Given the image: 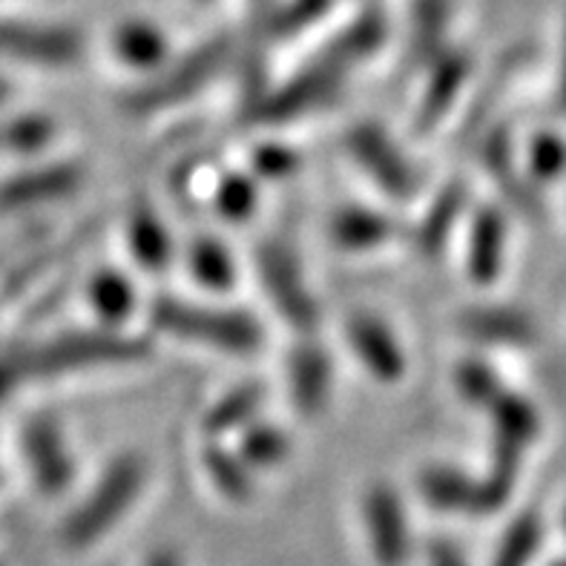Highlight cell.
<instances>
[{
	"mask_svg": "<svg viewBox=\"0 0 566 566\" xmlns=\"http://www.w3.org/2000/svg\"><path fill=\"white\" fill-rule=\"evenodd\" d=\"M84 55V38L78 29L61 23L0 21V57L23 61L29 66H64L78 64Z\"/></svg>",
	"mask_w": 566,
	"mask_h": 566,
	"instance_id": "cell-7",
	"label": "cell"
},
{
	"mask_svg": "<svg viewBox=\"0 0 566 566\" xmlns=\"http://www.w3.org/2000/svg\"><path fill=\"white\" fill-rule=\"evenodd\" d=\"M331 357L325 348L305 343L287 357V391L294 400L296 411L305 417H316L325 409L331 397Z\"/></svg>",
	"mask_w": 566,
	"mask_h": 566,
	"instance_id": "cell-16",
	"label": "cell"
},
{
	"mask_svg": "<svg viewBox=\"0 0 566 566\" xmlns=\"http://www.w3.org/2000/svg\"><path fill=\"white\" fill-rule=\"evenodd\" d=\"M489 423L495 431L497 443H510L517 449H526L532 440L538 438L541 431V417L526 397L512 395L503 388L501 395L486 406Z\"/></svg>",
	"mask_w": 566,
	"mask_h": 566,
	"instance_id": "cell-21",
	"label": "cell"
},
{
	"mask_svg": "<svg viewBox=\"0 0 566 566\" xmlns=\"http://www.w3.org/2000/svg\"><path fill=\"white\" fill-rule=\"evenodd\" d=\"M144 478H147V467H144V460L138 454L115 458L104 469L101 481L86 495V501L64 521V530H61L64 544L70 549H86L101 535H107L122 521L124 512L136 503V497L142 495Z\"/></svg>",
	"mask_w": 566,
	"mask_h": 566,
	"instance_id": "cell-4",
	"label": "cell"
},
{
	"mask_svg": "<svg viewBox=\"0 0 566 566\" xmlns=\"http://www.w3.org/2000/svg\"><path fill=\"white\" fill-rule=\"evenodd\" d=\"M460 331L469 339L495 348H526L538 339V325L526 311L506 308V305H483L460 314Z\"/></svg>",
	"mask_w": 566,
	"mask_h": 566,
	"instance_id": "cell-14",
	"label": "cell"
},
{
	"mask_svg": "<svg viewBox=\"0 0 566 566\" xmlns=\"http://www.w3.org/2000/svg\"><path fill=\"white\" fill-rule=\"evenodd\" d=\"M253 176L265 181H285L291 179L296 170H300V153L294 147H285V144L268 142L259 144L251 156Z\"/></svg>",
	"mask_w": 566,
	"mask_h": 566,
	"instance_id": "cell-34",
	"label": "cell"
},
{
	"mask_svg": "<svg viewBox=\"0 0 566 566\" xmlns=\"http://www.w3.org/2000/svg\"><path fill=\"white\" fill-rule=\"evenodd\" d=\"M127 244L129 253L144 271L161 273L167 271L172 259V239L165 222L158 219L150 205H138L127 219Z\"/></svg>",
	"mask_w": 566,
	"mask_h": 566,
	"instance_id": "cell-20",
	"label": "cell"
},
{
	"mask_svg": "<svg viewBox=\"0 0 566 566\" xmlns=\"http://www.w3.org/2000/svg\"><path fill=\"white\" fill-rule=\"evenodd\" d=\"M239 458L251 469H273L291 458V440L280 426L256 423L244 426L239 438Z\"/></svg>",
	"mask_w": 566,
	"mask_h": 566,
	"instance_id": "cell-28",
	"label": "cell"
},
{
	"mask_svg": "<svg viewBox=\"0 0 566 566\" xmlns=\"http://www.w3.org/2000/svg\"><path fill=\"white\" fill-rule=\"evenodd\" d=\"M558 101L560 109L566 113V38H564V55H560V75H558Z\"/></svg>",
	"mask_w": 566,
	"mask_h": 566,
	"instance_id": "cell-39",
	"label": "cell"
},
{
	"mask_svg": "<svg viewBox=\"0 0 566 566\" xmlns=\"http://www.w3.org/2000/svg\"><path fill=\"white\" fill-rule=\"evenodd\" d=\"M345 147L382 193H388L391 199H411L415 196V167L406 161L402 150L391 142L386 129L377 127V124H354L345 136Z\"/></svg>",
	"mask_w": 566,
	"mask_h": 566,
	"instance_id": "cell-9",
	"label": "cell"
},
{
	"mask_svg": "<svg viewBox=\"0 0 566 566\" xmlns=\"http://www.w3.org/2000/svg\"><path fill=\"white\" fill-rule=\"evenodd\" d=\"M429 566H467V560L449 541H434L429 546Z\"/></svg>",
	"mask_w": 566,
	"mask_h": 566,
	"instance_id": "cell-37",
	"label": "cell"
},
{
	"mask_svg": "<svg viewBox=\"0 0 566 566\" xmlns=\"http://www.w3.org/2000/svg\"><path fill=\"white\" fill-rule=\"evenodd\" d=\"M205 472H208L210 483L222 492L228 501L248 503L253 497V474L251 467L239 458V452H230L222 443H208L205 454H201Z\"/></svg>",
	"mask_w": 566,
	"mask_h": 566,
	"instance_id": "cell-25",
	"label": "cell"
},
{
	"mask_svg": "<svg viewBox=\"0 0 566 566\" xmlns=\"http://www.w3.org/2000/svg\"><path fill=\"white\" fill-rule=\"evenodd\" d=\"M328 9L331 0H291L287 7L273 14L271 32L276 38L294 35V32H302V29H308L311 23L319 21Z\"/></svg>",
	"mask_w": 566,
	"mask_h": 566,
	"instance_id": "cell-36",
	"label": "cell"
},
{
	"mask_svg": "<svg viewBox=\"0 0 566 566\" xmlns=\"http://www.w3.org/2000/svg\"><path fill=\"white\" fill-rule=\"evenodd\" d=\"M9 98V84L3 78H0V104H3V101Z\"/></svg>",
	"mask_w": 566,
	"mask_h": 566,
	"instance_id": "cell-40",
	"label": "cell"
},
{
	"mask_svg": "<svg viewBox=\"0 0 566 566\" xmlns=\"http://www.w3.org/2000/svg\"><path fill=\"white\" fill-rule=\"evenodd\" d=\"M187 268H190V276L201 287L216 291V294H224V291L237 285V262L230 256L228 244L213 237H199L190 242Z\"/></svg>",
	"mask_w": 566,
	"mask_h": 566,
	"instance_id": "cell-24",
	"label": "cell"
},
{
	"mask_svg": "<svg viewBox=\"0 0 566 566\" xmlns=\"http://www.w3.org/2000/svg\"><path fill=\"white\" fill-rule=\"evenodd\" d=\"M452 3L449 0H417L415 7V38H411V55L417 61H431L440 55L446 23H449Z\"/></svg>",
	"mask_w": 566,
	"mask_h": 566,
	"instance_id": "cell-31",
	"label": "cell"
},
{
	"mask_svg": "<svg viewBox=\"0 0 566 566\" xmlns=\"http://www.w3.org/2000/svg\"><path fill=\"white\" fill-rule=\"evenodd\" d=\"M553 566H566V560H560V564H553Z\"/></svg>",
	"mask_w": 566,
	"mask_h": 566,
	"instance_id": "cell-41",
	"label": "cell"
},
{
	"mask_svg": "<svg viewBox=\"0 0 566 566\" xmlns=\"http://www.w3.org/2000/svg\"><path fill=\"white\" fill-rule=\"evenodd\" d=\"M544 541V524L535 512H524L503 532L492 566H530Z\"/></svg>",
	"mask_w": 566,
	"mask_h": 566,
	"instance_id": "cell-29",
	"label": "cell"
},
{
	"mask_svg": "<svg viewBox=\"0 0 566 566\" xmlns=\"http://www.w3.org/2000/svg\"><path fill=\"white\" fill-rule=\"evenodd\" d=\"M90 302L107 325H122L136 308V287L115 268H104L90 282Z\"/></svg>",
	"mask_w": 566,
	"mask_h": 566,
	"instance_id": "cell-27",
	"label": "cell"
},
{
	"mask_svg": "<svg viewBox=\"0 0 566 566\" xmlns=\"http://www.w3.org/2000/svg\"><path fill=\"white\" fill-rule=\"evenodd\" d=\"M256 271L268 300L273 302V308L280 311L282 319L291 328L305 331V334L314 331L319 323V305L305 285L296 253L285 242L268 239L256 248Z\"/></svg>",
	"mask_w": 566,
	"mask_h": 566,
	"instance_id": "cell-6",
	"label": "cell"
},
{
	"mask_svg": "<svg viewBox=\"0 0 566 566\" xmlns=\"http://www.w3.org/2000/svg\"><path fill=\"white\" fill-rule=\"evenodd\" d=\"M113 46L124 66L144 72L161 70L167 52H170L165 32L150 21H127L124 27H118Z\"/></svg>",
	"mask_w": 566,
	"mask_h": 566,
	"instance_id": "cell-23",
	"label": "cell"
},
{
	"mask_svg": "<svg viewBox=\"0 0 566 566\" xmlns=\"http://www.w3.org/2000/svg\"><path fill=\"white\" fill-rule=\"evenodd\" d=\"M429 64V81H426L420 107H417V129L420 133H429L443 122L458 95L463 93L469 72H472V64L463 52H440L438 57H431Z\"/></svg>",
	"mask_w": 566,
	"mask_h": 566,
	"instance_id": "cell-15",
	"label": "cell"
},
{
	"mask_svg": "<svg viewBox=\"0 0 566 566\" xmlns=\"http://www.w3.org/2000/svg\"><path fill=\"white\" fill-rule=\"evenodd\" d=\"M348 345L357 354V359L368 368L371 377L382 382H397L406 374V354L397 343L395 331L382 319L371 314H357L345 328Z\"/></svg>",
	"mask_w": 566,
	"mask_h": 566,
	"instance_id": "cell-13",
	"label": "cell"
},
{
	"mask_svg": "<svg viewBox=\"0 0 566 566\" xmlns=\"http://www.w3.org/2000/svg\"><path fill=\"white\" fill-rule=\"evenodd\" d=\"M564 530H566V510H564Z\"/></svg>",
	"mask_w": 566,
	"mask_h": 566,
	"instance_id": "cell-42",
	"label": "cell"
},
{
	"mask_svg": "<svg viewBox=\"0 0 566 566\" xmlns=\"http://www.w3.org/2000/svg\"><path fill=\"white\" fill-rule=\"evenodd\" d=\"M483 161H486L489 172L495 176L497 185L506 190L512 205H517V208L524 210L535 208V193H532L530 185H526L524 179H517L515 158H512L510 129L501 127L495 129V133H489V138L483 142Z\"/></svg>",
	"mask_w": 566,
	"mask_h": 566,
	"instance_id": "cell-26",
	"label": "cell"
},
{
	"mask_svg": "<svg viewBox=\"0 0 566 566\" xmlns=\"http://www.w3.org/2000/svg\"><path fill=\"white\" fill-rule=\"evenodd\" d=\"M147 566H181V560L172 549H161V553H156L150 560H147Z\"/></svg>",
	"mask_w": 566,
	"mask_h": 566,
	"instance_id": "cell-38",
	"label": "cell"
},
{
	"mask_svg": "<svg viewBox=\"0 0 566 566\" xmlns=\"http://www.w3.org/2000/svg\"><path fill=\"white\" fill-rule=\"evenodd\" d=\"M150 323L170 337L216 348V352L251 354L262 345V328L251 314L233 308H213L196 302L161 296L150 305Z\"/></svg>",
	"mask_w": 566,
	"mask_h": 566,
	"instance_id": "cell-3",
	"label": "cell"
},
{
	"mask_svg": "<svg viewBox=\"0 0 566 566\" xmlns=\"http://www.w3.org/2000/svg\"><path fill=\"white\" fill-rule=\"evenodd\" d=\"M81 181H84V170L70 161L14 172L7 181H0V213H21V210L66 199L78 190Z\"/></svg>",
	"mask_w": 566,
	"mask_h": 566,
	"instance_id": "cell-11",
	"label": "cell"
},
{
	"mask_svg": "<svg viewBox=\"0 0 566 566\" xmlns=\"http://www.w3.org/2000/svg\"><path fill=\"white\" fill-rule=\"evenodd\" d=\"M368 541L374 560L380 566H402L411 553V535L406 512L391 486H371L363 497Z\"/></svg>",
	"mask_w": 566,
	"mask_h": 566,
	"instance_id": "cell-12",
	"label": "cell"
},
{
	"mask_svg": "<svg viewBox=\"0 0 566 566\" xmlns=\"http://www.w3.org/2000/svg\"><path fill=\"white\" fill-rule=\"evenodd\" d=\"M397 222L391 216L380 213L371 208H343L334 213L328 224L331 242L337 244L339 251L348 253H363L374 251L386 244L388 239H395Z\"/></svg>",
	"mask_w": 566,
	"mask_h": 566,
	"instance_id": "cell-18",
	"label": "cell"
},
{
	"mask_svg": "<svg viewBox=\"0 0 566 566\" xmlns=\"http://www.w3.org/2000/svg\"><path fill=\"white\" fill-rule=\"evenodd\" d=\"M52 138H55V124L50 115L27 113L0 124V153L32 156V153L46 150Z\"/></svg>",
	"mask_w": 566,
	"mask_h": 566,
	"instance_id": "cell-30",
	"label": "cell"
},
{
	"mask_svg": "<svg viewBox=\"0 0 566 566\" xmlns=\"http://www.w3.org/2000/svg\"><path fill=\"white\" fill-rule=\"evenodd\" d=\"M256 181L248 172H230L219 181L213 196V205L219 216H224L228 222H244L248 216L256 210Z\"/></svg>",
	"mask_w": 566,
	"mask_h": 566,
	"instance_id": "cell-32",
	"label": "cell"
},
{
	"mask_svg": "<svg viewBox=\"0 0 566 566\" xmlns=\"http://www.w3.org/2000/svg\"><path fill=\"white\" fill-rule=\"evenodd\" d=\"M265 402V388L262 382H242L233 391H228L224 397L210 406V411L205 415L201 426H205V434L208 438H224L230 431L244 429L256 420L259 409Z\"/></svg>",
	"mask_w": 566,
	"mask_h": 566,
	"instance_id": "cell-22",
	"label": "cell"
},
{
	"mask_svg": "<svg viewBox=\"0 0 566 566\" xmlns=\"http://www.w3.org/2000/svg\"><path fill=\"white\" fill-rule=\"evenodd\" d=\"M420 492L426 503L443 512H463V515H489L510 501L512 483L495 474L474 481L467 472L449 467H431L420 474Z\"/></svg>",
	"mask_w": 566,
	"mask_h": 566,
	"instance_id": "cell-8",
	"label": "cell"
},
{
	"mask_svg": "<svg viewBox=\"0 0 566 566\" xmlns=\"http://www.w3.org/2000/svg\"><path fill=\"white\" fill-rule=\"evenodd\" d=\"M566 167V142L553 136V133H541L530 144V176L538 181L558 179Z\"/></svg>",
	"mask_w": 566,
	"mask_h": 566,
	"instance_id": "cell-35",
	"label": "cell"
},
{
	"mask_svg": "<svg viewBox=\"0 0 566 566\" xmlns=\"http://www.w3.org/2000/svg\"><path fill=\"white\" fill-rule=\"evenodd\" d=\"M454 388L460 391V397L472 406H481L486 409L489 402L495 400L503 391V382L486 363H478V359H463L458 368H454Z\"/></svg>",
	"mask_w": 566,
	"mask_h": 566,
	"instance_id": "cell-33",
	"label": "cell"
},
{
	"mask_svg": "<svg viewBox=\"0 0 566 566\" xmlns=\"http://www.w3.org/2000/svg\"><path fill=\"white\" fill-rule=\"evenodd\" d=\"M0 354L7 359L18 388H23L32 380L61 377V374L138 363L150 354V343L118 334V331H72L46 343L21 345V348H9Z\"/></svg>",
	"mask_w": 566,
	"mask_h": 566,
	"instance_id": "cell-2",
	"label": "cell"
},
{
	"mask_svg": "<svg viewBox=\"0 0 566 566\" xmlns=\"http://www.w3.org/2000/svg\"><path fill=\"white\" fill-rule=\"evenodd\" d=\"M21 452L32 483L46 495L70 489L75 478V463L64 443V434L52 417H32L21 429Z\"/></svg>",
	"mask_w": 566,
	"mask_h": 566,
	"instance_id": "cell-10",
	"label": "cell"
},
{
	"mask_svg": "<svg viewBox=\"0 0 566 566\" xmlns=\"http://www.w3.org/2000/svg\"><path fill=\"white\" fill-rule=\"evenodd\" d=\"M230 57V38H213V41L201 43L193 52H187L179 64L167 66L150 78L144 86H138L136 93H129L127 113L150 115L158 109H167L172 104L193 98L199 90L210 84V81L224 70Z\"/></svg>",
	"mask_w": 566,
	"mask_h": 566,
	"instance_id": "cell-5",
	"label": "cell"
},
{
	"mask_svg": "<svg viewBox=\"0 0 566 566\" xmlns=\"http://www.w3.org/2000/svg\"><path fill=\"white\" fill-rule=\"evenodd\" d=\"M380 18H363V21L352 23L343 35L334 38V41L319 52L316 61H311L305 70L296 72L294 78L287 81L285 86H280L276 93L268 95V98L253 109V118L265 124H282L291 122V118H300V115L311 113V109H319L343 90L345 75H348L363 57L371 55V52L380 46Z\"/></svg>",
	"mask_w": 566,
	"mask_h": 566,
	"instance_id": "cell-1",
	"label": "cell"
},
{
	"mask_svg": "<svg viewBox=\"0 0 566 566\" xmlns=\"http://www.w3.org/2000/svg\"><path fill=\"white\" fill-rule=\"evenodd\" d=\"M506 219L501 210L483 208L472 219L467 242V271L478 285H492L506 262Z\"/></svg>",
	"mask_w": 566,
	"mask_h": 566,
	"instance_id": "cell-17",
	"label": "cell"
},
{
	"mask_svg": "<svg viewBox=\"0 0 566 566\" xmlns=\"http://www.w3.org/2000/svg\"><path fill=\"white\" fill-rule=\"evenodd\" d=\"M469 190L463 181H449V185L434 196L431 208L426 210L420 224L415 230V244L417 251L423 256H438L446 248L449 237H452L454 224L460 222V216L467 210Z\"/></svg>",
	"mask_w": 566,
	"mask_h": 566,
	"instance_id": "cell-19",
	"label": "cell"
}]
</instances>
